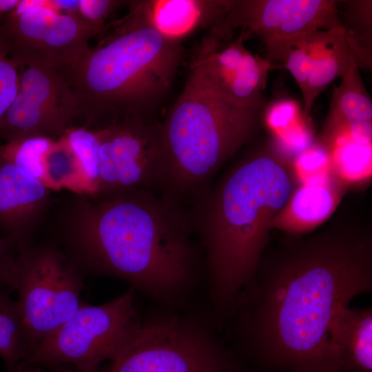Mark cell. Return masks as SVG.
Returning <instances> with one entry per match:
<instances>
[{
    "mask_svg": "<svg viewBox=\"0 0 372 372\" xmlns=\"http://www.w3.org/2000/svg\"><path fill=\"white\" fill-rule=\"evenodd\" d=\"M247 288L243 325L265 361L287 372H345L330 326L340 308L371 291V230L335 220L314 234L287 240L262 256Z\"/></svg>",
    "mask_w": 372,
    "mask_h": 372,
    "instance_id": "cell-1",
    "label": "cell"
},
{
    "mask_svg": "<svg viewBox=\"0 0 372 372\" xmlns=\"http://www.w3.org/2000/svg\"><path fill=\"white\" fill-rule=\"evenodd\" d=\"M81 207L72 242L94 269L162 299L191 280L196 252L189 209L149 192L84 200Z\"/></svg>",
    "mask_w": 372,
    "mask_h": 372,
    "instance_id": "cell-2",
    "label": "cell"
},
{
    "mask_svg": "<svg viewBox=\"0 0 372 372\" xmlns=\"http://www.w3.org/2000/svg\"><path fill=\"white\" fill-rule=\"evenodd\" d=\"M294 190L285 161L262 150L236 164L192 209L219 312L234 310L240 291L254 280L271 224Z\"/></svg>",
    "mask_w": 372,
    "mask_h": 372,
    "instance_id": "cell-3",
    "label": "cell"
},
{
    "mask_svg": "<svg viewBox=\"0 0 372 372\" xmlns=\"http://www.w3.org/2000/svg\"><path fill=\"white\" fill-rule=\"evenodd\" d=\"M185 54L129 13L107 24L99 42L59 73L74 91L83 127L100 129L122 119L154 116Z\"/></svg>",
    "mask_w": 372,
    "mask_h": 372,
    "instance_id": "cell-4",
    "label": "cell"
},
{
    "mask_svg": "<svg viewBox=\"0 0 372 372\" xmlns=\"http://www.w3.org/2000/svg\"><path fill=\"white\" fill-rule=\"evenodd\" d=\"M263 110L222 96L189 69L161 123L167 161L165 195L185 207H194L217 170L254 136Z\"/></svg>",
    "mask_w": 372,
    "mask_h": 372,
    "instance_id": "cell-5",
    "label": "cell"
},
{
    "mask_svg": "<svg viewBox=\"0 0 372 372\" xmlns=\"http://www.w3.org/2000/svg\"><path fill=\"white\" fill-rule=\"evenodd\" d=\"M132 287L103 304H82L75 313L35 346L19 363L61 366L79 372H97L112 360L140 324Z\"/></svg>",
    "mask_w": 372,
    "mask_h": 372,
    "instance_id": "cell-6",
    "label": "cell"
},
{
    "mask_svg": "<svg viewBox=\"0 0 372 372\" xmlns=\"http://www.w3.org/2000/svg\"><path fill=\"white\" fill-rule=\"evenodd\" d=\"M8 286L19 296L29 353L83 304V282L76 267L52 249L20 245Z\"/></svg>",
    "mask_w": 372,
    "mask_h": 372,
    "instance_id": "cell-7",
    "label": "cell"
},
{
    "mask_svg": "<svg viewBox=\"0 0 372 372\" xmlns=\"http://www.w3.org/2000/svg\"><path fill=\"white\" fill-rule=\"evenodd\" d=\"M208 333L178 318L140 323L110 365L97 372H234Z\"/></svg>",
    "mask_w": 372,
    "mask_h": 372,
    "instance_id": "cell-8",
    "label": "cell"
},
{
    "mask_svg": "<svg viewBox=\"0 0 372 372\" xmlns=\"http://www.w3.org/2000/svg\"><path fill=\"white\" fill-rule=\"evenodd\" d=\"M95 130L100 159L97 196L104 198L134 192L164 194L167 161L157 118H127Z\"/></svg>",
    "mask_w": 372,
    "mask_h": 372,
    "instance_id": "cell-9",
    "label": "cell"
},
{
    "mask_svg": "<svg viewBox=\"0 0 372 372\" xmlns=\"http://www.w3.org/2000/svg\"><path fill=\"white\" fill-rule=\"evenodd\" d=\"M98 35L78 13L44 5L21 14L10 12L0 27V41L17 66L41 65L59 70L89 48Z\"/></svg>",
    "mask_w": 372,
    "mask_h": 372,
    "instance_id": "cell-10",
    "label": "cell"
},
{
    "mask_svg": "<svg viewBox=\"0 0 372 372\" xmlns=\"http://www.w3.org/2000/svg\"><path fill=\"white\" fill-rule=\"evenodd\" d=\"M17 94L0 120L6 142L42 136L58 140L77 116L74 91L59 72L41 65L19 66Z\"/></svg>",
    "mask_w": 372,
    "mask_h": 372,
    "instance_id": "cell-11",
    "label": "cell"
},
{
    "mask_svg": "<svg viewBox=\"0 0 372 372\" xmlns=\"http://www.w3.org/2000/svg\"><path fill=\"white\" fill-rule=\"evenodd\" d=\"M338 1L232 0L224 20L207 31L216 41L231 39L241 28L247 40L256 38L266 48L272 43L316 30L344 27Z\"/></svg>",
    "mask_w": 372,
    "mask_h": 372,
    "instance_id": "cell-12",
    "label": "cell"
},
{
    "mask_svg": "<svg viewBox=\"0 0 372 372\" xmlns=\"http://www.w3.org/2000/svg\"><path fill=\"white\" fill-rule=\"evenodd\" d=\"M244 32L227 41L205 35L193 52L189 69L198 72L218 94L237 103L264 110L269 72L272 61L255 54L245 46Z\"/></svg>",
    "mask_w": 372,
    "mask_h": 372,
    "instance_id": "cell-13",
    "label": "cell"
},
{
    "mask_svg": "<svg viewBox=\"0 0 372 372\" xmlns=\"http://www.w3.org/2000/svg\"><path fill=\"white\" fill-rule=\"evenodd\" d=\"M232 0H132L128 13L168 41L182 40L221 23Z\"/></svg>",
    "mask_w": 372,
    "mask_h": 372,
    "instance_id": "cell-14",
    "label": "cell"
},
{
    "mask_svg": "<svg viewBox=\"0 0 372 372\" xmlns=\"http://www.w3.org/2000/svg\"><path fill=\"white\" fill-rule=\"evenodd\" d=\"M49 189L0 154V230L19 247Z\"/></svg>",
    "mask_w": 372,
    "mask_h": 372,
    "instance_id": "cell-15",
    "label": "cell"
},
{
    "mask_svg": "<svg viewBox=\"0 0 372 372\" xmlns=\"http://www.w3.org/2000/svg\"><path fill=\"white\" fill-rule=\"evenodd\" d=\"M347 187L332 174L307 180L293 192L273 220L271 229L276 228L293 235L313 231L334 212Z\"/></svg>",
    "mask_w": 372,
    "mask_h": 372,
    "instance_id": "cell-16",
    "label": "cell"
},
{
    "mask_svg": "<svg viewBox=\"0 0 372 372\" xmlns=\"http://www.w3.org/2000/svg\"><path fill=\"white\" fill-rule=\"evenodd\" d=\"M307 49L309 77L306 89L302 94L305 118H309L318 96L333 81L345 74L355 57L344 27L309 32Z\"/></svg>",
    "mask_w": 372,
    "mask_h": 372,
    "instance_id": "cell-17",
    "label": "cell"
},
{
    "mask_svg": "<svg viewBox=\"0 0 372 372\" xmlns=\"http://www.w3.org/2000/svg\"><path fill=\"white\" fill-rule=\"evenodd\" d=\"M341 79L339 85L333 88L329 109L317 139L316 145L327 151L349 126L372 122L371 99L355 57Z\"/></svg>",
    "mask_w": 372,
    "mask_h": 372,
    "instance_id": "cell-18",
    "label": "cell"
},
{
    "mask_svg": "<svg viewBox=\"0 0 372 372\" xmlns=\"http://www.w3.org/2000/svg\"><path fill=\"white\" fill-rule=\"evenodd\" d=\"M330 341L345 372H372L371 308H340L330 326Z\"/></svg>",
    "mask_w": 372,
    "mask_h": 372,
    "instance_id": "cell-19",
    "label": "cell"
},
{
    "mask_svg": "<svg viewBox=\"0 0 372 372\" xmlns=\"http://www.w3.org/2000/svg\"><path fill=\"white\" fill-rule=\"evenodd\" d=\"M43 185L48 189L65 187L87 194L78 159L63 141H54L43 161Z\"/></svg>",
    "mask_w": 372,
    "mask_h": 372,
    "instance_id": "cell-20",
    "label": "cell"
},
{
    "mask_svg": "<svg viewBox=\"0 0 372 372\" xmlns=\"http://www.w3.org/2000/svg\"><path fill=\"white\" fill-rule=\"evenodd\" d=\"M371 144L351 140L335 143L328 152L331 174L349 186L371 176Z\"/></svg>",
    "mask_w": 372,
    "mask_h": 372,
    "instance_id": "cell-21",
    "label": "cell"
},
{
    "mask_svg": "<svg viewBox=\"0 0 372 372\" xmlns=\"http://www.w3.org/2000/svg\"><path fill=\"white\" fill-rule=\"evenodd\" d=\"M28 353L17 302L0 293V357L8 369L15 367Z\"/></svg>",
    "mask_w": 372,
    "mask_h": 372,
    "instance_id": "cell-22",
    "label": "cell"
},
{
    "mask_svg": "<svg viewBox=\"0 0 372 372\" xmlns=\"http://www.w3.org/2000/svg\"><path fill=\"white\" fill-rule=\"evenodd\" d=\"M60 138L78 159L87 194L97 195L100 159L96 131L83 126L68 127Z\"/></svg>",
    "mask_w": 372,
    "mask_h": 372,
    "instance_id": "cell-23",
    "label": "cell"
},
{
    "mask_svg": "<svg viewBox=\"0 0 372 372\" xmlns=\"http://www.w3.org/2000/svg\"><path fill=\"white\" fill-rule=\"evenodd\" d=\"M54 141L56 140L34 136L6 142L0 145V154L43 183V157Z\"/></svg>",
    "mask_w": 372,
    "mask_h": 372,
    "instance_id": "cell-24",
    "label": "cell"
},
{
    "mask_svg": "<svg viewBox=\"0 0 372 372\" xmlns=\"http://www.w3.org/2000/svg\"><path fill=\"white\" fill-rule=\"evenodd\" d=\"M19 87V68L0 41V120L14 100Z\"/></svg>",
    "mask_w": 372,
    "mask_h": 372,
    "instance_id": "cell-25",
    "label": "cell"
},
{
    "mask_svg": "<svg viewBox=\"0 0 372 372\" xmlns=\"http://www.w3.org/2000/svg\"><path fill=\"white\" fill-rule=\"evenodd\" d=\"M127 2L123 0H80L78 14L98 35L101 36L107 29L108 17Z\"/></svg>",
    "mask_w": 372,
    "mask_h": 372,
    "instance_id": "cell-26",
    "label": "cell"
},
{
    "mask_svg": "<svg viewBox=\"0 0 372 372\" xmlns=\"http://www.w3.org/2000/svg\"><path fill=\"white\" fill-rule=\"evenodd\" d=\"M347 3L349 10L348 18L351 21L350 23L351 25H349L351 26L349 30L345 29L349 34H353L358 29L360 30L356 45L363 58L368 61H371V56H369L362 50L360 43V41H362V42L364 41L362 37L363 32L369 41V37L371 38V1H349Z\"/></svg>",
    "mask_w": 372,
    "mask_h": 372,
    "instance_id": "cell-27",
    "label": "cell"
},
{
    "mask_svg": "<svg viewBox=\"0 0 372 372\" xmlns=\"http://www.w3.org/2000/svg\"><path fill=\"white\" fill-rule=\"evenodd\" d=\"M268 125L275 131H283L293 123L299 114V107L293 101L280 100L269 105L266 111Z\"/></svg>",
    "mask_w": 372,
    "mask_h": 372,
    "instance_id": "cell-28",
    "label": "cell"
},
{
    "mask_svg": "<svg viewBox=\"0 0 372 372\" xmlns=\"http://www.w3.org/2000/svg\"><path fill=\"white\" fill-rule=\"evenodd\" d=\"M17 245L0 230V283L8 285L16 262Z\"/></svg>",
    "mask_w": 372,
    "mask_h": 372,
    "instance_id": "cell-29",
    "label": "cell"
},
{
    "mask_svg": "<svg viewBox=\"0 0 372 372\" xmlns=\"http://www.w3.org/2000/svg\"><path fill=\"white\" fill-rule=\"evenodd\" d=\"M20 0H0V14L3 12L13 11Z\"/></svg>",
    "mask_w": 372,
    "mask_h": 372,
    "instance_id": "cell-30",
    "label": "cell"
},
{
    "mask_svg": "<svg viewBox=\"0 0 372 372\" xmlns=\"http://www.w3.org/2000/svg\"><path fill=\"white\" fill-rule=\"evenodd\" d=\"M14 372H45L37 364H25L19 363L14 367Z\"/></svg>",
    "mask_w": 372,
    "mask_h": 372,
    "instance_id": "cell-31",
    "label": "cell"
},
{
    "mask_svg": "<svg viewBox=\"0 0 372 372\" xmlns=\"http://www.w3.org/2000/svg\"><path fill=\"white\" fill-rule=\"evenodd\" d=\"M7 372H14V367L12 369H8Z\"/></svg>",
    "mask_w": 372,
    "mask_h": 372,
    "instance_id": "cell-32",
    "label": "cell"
},
{
    "mask_svg": "<svg viewBox=\"0 0 372 372\" xmlns=\"http://www.w3.org/2000/svg\"><path fill=\"white\" fill-rule=\"evenodd\" d=\"M62 372H79L77 371L76 370H74V371H62Z\"/></svg>",
    "mask_w": 372,
    "mask_h": 372,
    "instance_id": "cell-33",
    "label": "cell"
}]
</instances>
